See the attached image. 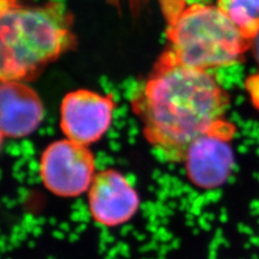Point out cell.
Instances as JSON below:
<instances>
[{
	"label": "cell",
	"mask_w": 259,
	"mask_h": 259,
	"mask_svg": "<svg viewBox=\"0 0 259 259\" xmlns=\"http://www.w3.org/2000/svg\"><path fill=\"white\" fill-rule=\"evenodd\" d=\"M131 107L157 155L180 163L194 140L225 120L229 95L212 71L190 67L165 51L133 92Z\"/></svg>",
	"instance_id": "cell-1"
},
{
	"label": "cell",
	"mask_w": 259,
	"mask_h": 259,
	"mask_svg": "<svg viewBox=\"0 0 259 259\" xmlns=\"http://www.w3.org/2000/svg\"><path fill=\"white\" fill-rule=\"evenodd\" d=\"M63 4L0 0V82L28 81L75 46Z\"/></svg>",
	"instance_id": "cell-2"
},
{
	"label": "cell",
	"mask_w": 259,
	"mask_h": 259,
	"mask_svg": "<svg viewBox=\"0 0 259 259\" xmlns=\"http://www.w3.org/2000/svg\"><path fill=\"white\" fill-rule=\"evenodd\" d=\"M166 38L176 60L207 71L240 63L253 45L217 6L200 3L168 16Z\"/></svg>",
	"instance_id": "cell-3"
},
{
	"label": "cell",
	"mask_w": 259,
	"mask_h": 259,
	"mask_svg": "<svg viewBox=\"0 0 259 259\" xmlns=\"http://www.w3.org/2000/svg\"><path fill=\"white\" fill-rule=\"evenodd\" d=\"M96 174V160L91 149L67 139L49 144L39 159L42 185L60 198L88 193Z\"/></svg>",
	"instance_id": "cell-4"
},
{
	"label": "cell",
	"mask_w": 259,
	"mask_h": 259,
	"mask_svg": "<svg viewBox=\"0 0 259 259\" xmlns=\"http://www.w3.org/2000/svg\"><path fill=\"white\" fill-rule=\"evenodd\" d=\"M233 133V125L225 119L190 144L183 163L196 187L215 189L228 181L236 158L231 145Z\"/></svg>",
	"instance_id": "cell-5"
},
{
	"label": "cell",
	"mask_w": 259,
	"mask_h": 259,
	"mask_svg": "<svg viewBox=\"0 0 259 259\" xmlns=\"http://www.w3.org/2000/svg\"><path fill=\"white\" fill-rule=\"evenodd\" d=\"M117 103L111 94L78 89L63 97L60 127L65 139L90 147L110 130Z\"/></svg>",
	"instance_id": "cell-6"
},
{
	"label": "cell",
	"mask_w": 259,
	"mask_h": 259,
	"mask_svg": "<svg viewBox=\"0 0 259 259\" xmlns=\"http://www.w3.org/2000/svg\"><path fill=\"white\" fill-rule=\"evenodd\" d=\"M141 198L128 178L115 168L97 172L88 191V208L95 224L116 228L132 221Z\"/></svg>",
	"instance_id": "cell-7"
},
{
	"label": "cell",
	"mask_w": 259,
	"mask_h": 259,
	"mask_svg": "<svg viewBox=\"0 0 259 259\" xmlns=\"http://www.w3.org/2000/svg\"><path fill=\"white\" fill-rule=\"evenodd\" d=\"M45 105L25 81L0 82V132L21 140L34 134L45 119Z\"/></svg>",
	"instance_id": "cell-8"
},
{
	"label": "cell",
	"mask_w": 259,
	"mask_h": 259,
	"mask_svg": "<svg viewBox=\"0 0 259 259\" xmlns=\"http://www.w3.org/2000/svg\"><path fill=\"white\" fill-rule=\"evenodd\" d=\"M216 6L250 41L259 32V0H217Z\"/></svg>",
	"instance_id": "cell-9"
},
{
	"label": "cell",
	"mask_w": 259,
	"mask_h": 259,
	"mask_svg": "<svg viewBox=\"0 0 259 259\" xmlns=\"http://www.w3.org/2000/svg\"><path fill=\"white\" fill-rule=\"evenodd\" d=\"M252 47H254V49H255L256 58H257V60L259 61V32H258V35L256 36V38L254 39V41H253Z\"/></svg>",
	"instance_id": "cell-10"
},
{
	"label": "cell",
	"mask_w": 259,
	"mask_h": 259,
	"mask_svg": "<svg viewBox=\"0 0 259 259\" xmlns=\"http://www.w3.org/2000/svg\"><path fill=\"white\" fill-rule=\"evenodd\" d=\"M4 141H5V136L3 135V133H2V132H0V151H2L3 145H4Z\"/></svg>",
	"instance_id": "cell-11"
}]
</instances>
